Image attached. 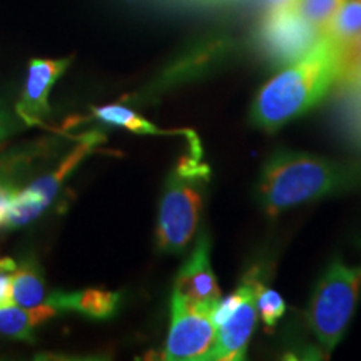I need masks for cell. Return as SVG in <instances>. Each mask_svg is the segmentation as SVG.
I'll list each match as a JSON object with an SVG mask.
<instances>
[{
  "instance_id": "cell-1",
  "label": "cell",
  "mask_w": 361,
  "mask_h": 361,
  "mask_svg": "<svg viewBox=\"0 0 361 361\" xmlns=\"http://www.w3.org/2000/svg\"><path fill=\"white\" fill-rule=\"evenodd\" d=\"M345 64V45L322 32L303 56L284 66L259 89L251 106V123L273 133L305 114L340 80Z\"/></svg>"
},
{
  "instance_id": "cell-2",
  "label": "cell",
  "mask_w": 361,
  "mask_h": 361,
  "mask_svg": "<svg viewBox=\"0 0 361 361\" xmlns=\"http://www.w3.org/2000/svg\"><path fill=\"white\" fill-rule=\"evenodd\" d=\"M358 183L361 166L279 149L264 162L256 184V200L261 209L274 218L291 207L346 191Z\"/></svg>"
},
{
  "instance_id": "cell-3",
  "label": "cell",
  "mask_w": 361,
  "mask_h": 361,
  "mask_svg": "<svg viewBox=\"0 0 361 361\" xmlns=\"http://www.w3.org/2000/svg\"><path fill=\"white\" fill-rule=\"evenodd\" d=\"M209 168L201 157H183L166 179L157 214L156 245L161 252L180 255L196 236Z\"/></svg>"
},
{
  "instance_id": "cell-4",
  "label": "cell",
  "mask_w": 361,
  "mask_h": 361,
  "mask_svg": "<svg viewBox=\"0 0 361 361\" xmlns=\"http://www.w3.org/2000/svg\"><path fill=\"white\" fill-rule=\"evenodd\" d=\"M361 295V264L333 261L316 283L308 313L310 331L324 350H333L348 328Z\"/></svg>"
},
{
  "instance_id": "cell-5",
  "label": "cell",
  "mask_w": 361,
  "mask_h": 361,
  "mask_svg": "<svg viewBox=\"0 0 361 361\" xmlns=\"http://www.w3.org/2000/svg\"><path fill=\"white\" fill-rule=\"evenodd\" d=\"M252 269L243 283L228 298H221L213 308L216 328V343L207 361H233L245 358L247 345L256 328L258 319V295L259 278Z\"/></svg>"
},
{
  "instance_id": "cell-6",
  "label": "cell",
  "mask_w": 361,
  "mask_h": 361,
  "mask_svg": "<svg viewBox=\"0 0 361 361\" xmlns=\"http://www.w3.org/2000/svg\"><path fill=\"white\" fill-rule=\"evenodd\" d=\"M101 142H104V135L99 133H89L82 135L78 146L72 149L52 173L40 176V178L32 180L29 186L17 191L12 201L11 214H8V219L4 228L17 229L37 219L52 204L54 197L61 191L62 184L66 183L67 178L74 173L75 168L82 164L85 157L96 151V146Z\"/></svg>"
},
{
  "instance_id": "cell-7",
  "label": "cell",
  "mask_w": 361,
  "mask_h": 361,
  "mask_svg": "<svg viewBox=\"0 0 361 361\" xmlns=\"http://www.w3.org/2000/svg\"><path fill=\"white\" fill-rule=\"evenodd\" d=\"M213 308L191 303L178 293L171 300V324L162 360L200 361L209 356L216 343Z\"/></svg>"
},
{
  "instance_id": "cell-8",
  "label": "cell",
  "mask_w": 361,
  "mask_h": 361,
  "mask_svg": "<svg viewBox=\"0 0 361 361\" xmlns=\"http://www.w3.org/2000/svg\"><path fill=\"white\" fill-rule=\"evenodd\" d=\"M261 35L271 56L290 64L308 51L322 35V30L305 20L291 6L266 13Z\"/></svg>"
},
{
  "instance_id": "cell-9",
  "label": "cell",
  "mask_w": 361,
  "mask_h": 361,
  "mask_svg": "<svg viewBox=\"0 0 361 361\" xmlns=\"http://www.w3.org/2000/svg\"><path fill=\"white\" fill-rule=\"evenodd\" d=\"M69 66L71 59H32L29 62L24 90L13 109L27 128L45 123L51 114L49 94Z\"/></svg>"
},
{
  "instance_id": "cell-10",
  "label": "cell",
  "mask_w": 361,
  "mask_h": 361,
  "mask_svg": "<svg viewBox=\"0 0 361 361\" xmlns=\"http://www.w3.org/2000/svg\"><path fill=\"white\" fill-rule=\"evenodd\" d=\"M209 251V238L202 234L188 261L179 269L174 283V293L191 303L214 308V305L221 300V288L211 268Z\"/></svg>"
},
{
  "instance_id": "cell-11",
  "label": "cell",
  "mask_w": 361,
  "mask_h": 361,
  "mask_svg": "<svg viewBox=\"0 0 361 361\" xmlns=\"http://www.w3.org/2000/svg\"><path fill=\"white\" fill-rule=\"evenodd\" d=\"M94 117L102 121L104 124L114 126L135 134H151V135H184L189 142L191 154L201 157V141L196 133L189 129H161L159 126L152 124L151 121L144 119L137 112H134L129 107L121 106V104H109V106L92 107L90 109Z\"/></svg>"
},
{
  "instance_id": "cell-12",
  "label": "cell",
  "mask_w": 361,
  "mask_h": 361,
  "mask_svg": "<svg viewBox=\"0 0 361 361\" xmlns=\"http://www.w3.org/2000/svg\"><path fill=\"white\" fill-rule=\"evenodd\" d=\"M49 303L61 311H72L92 319H107L117 313L121 295L116 291L89 288V290L64 293L57 291L49 296Z\"/></svg>"
},
{
  "instance_id": "cell-13",
  "label": "cell",
  "mask_w": 361,
  "mask_h": 361,
  "mask_svg": "<svg viewBox=\"0 0 361 361\" xmlns=\"http://www.w3.org/2000/svg\"><path fill=\"white\" fill-rule=\"evenodd\" d=\"M57 314L59 310L49 301L34 308H22L19 305L0 308V336L34 343V329Z\"/></svg>"
},
{
  "instance_id": "cell-14",
  "label": "cell",
  "mask_w": 361,
  "mask_h": 361,
  "mask_svg": "<svg viewBox=\"0 0 361 361\" xmlns=\"http://www.w3.org/2000/svg\"><path fill=\"white\" fill-rule=\"evenodd\" d=\"M13 301L22 308H34L45 301V281L35 259L24 258L12 273Z\"/></svg>"
},
{
  "instance_id": "cell-15",
  "label": "cell",
  "mask_w": 361,
  "mask_h": 361,
  "mask_svg": "<svg viewBox=\"0 0 361 361\" xmlns=\"http://www.w3.org/2000/svg\"><path fill=\"white\" fill-rule=\"evenodd\" d=\"M323 34L348 47L361 34V0H343L333 19L323 29Z\"/></svg>"
},
{
  "instance_id": "cell-16",
  "label": "cell",
  "mask_w": 361,
  "mask_h": 361,
  "mask_svg": "<svg viewBox=\"0 0 361 361\" xmlns=\"http://www.w3.org/2000/svg\"><path fill=\"white\" fill-rule=\"evenodd\" d=\"M341 4L343 0H295L293 7L305 20L323 32Z\"/></svg>"
},
{
  "instance_id": "cell-17",
  "label": "cell",
  "mask_w": 361,
  "mask_h": 361,
  "mask_svg": "<svg viewBox=\"0 0 361 361\" xmlns=\"http://www.w3.org/2000/svg\"><path fill=\"white\" fill-rule=\"evenodd\" d=\"M256 306H258V314L263 319L264 326L274 328L286 313V301L273 288L264 286L259 283L258 295H256Z\"/></svg>"
},
{
  "instance_id": "cell-18",
  "label": "cell",
  "mask_w": 361,
  "mask_h": 361,
  "mask_svg": "<svg viewBox=\"0 0 361 361\" xmlns=\"http://www.w3.org/2000/svg\"><path fill=\"white\" fill-rule=\"evenodd\" d=\"M24 128H27V126L24 121L17 116V112L13 114V112L11 109H7L4 104H0V149L4 147V144H6L13 134H17Z\"/></svg>"
},
{
  "instance_id": "cell-19",
  "label": "cell",
  "mask_w": 361,
  "mask_h": 361,
  "mask_svg": "<svg viewBox=\"0 0 361 361\" xmlns=\"http://www.w3.org/2000/svg\"><path fill=\"white\" fill-rule=\"evenodd\" d=\"M340 80L343 87H346L355 96L361 97V61L353 62V64H346L343 69Z\"/></svg>"
},
{
  "instance_id": "cell-20",
  "label": "cell",
  "mask_w": 361,
  "mask_h": 361,
  "mask_svg": "<svg viewBox=\"0 0 361 361\" xmlns=\"http://www.w3.org/2000/svg\"><path fill=\"white\" fill-rule=\"evenodd\" d=\"M19 191L17 186L7 183V180H0V228H4L8 219L12 209V201L16 192Z\"/></svg>"
},
{
  "instance_id": "cell-21",
  "label": "cell",
  "mask_w": 361,
  "mask_h": 361,
  "mask_svg": "<svg viewBox=\"0 0 361 361\" xmlns=\"http://www.w3.org/2000/svg\"><path fill=\"white\" fill-rule=\"evenodd\" d=\"M16 305L13 301V288H12V273L0 271V308Z\"/></svg>"
},
{
  "instance_id": "cell-22",
  "label": "cell",
  "mask_w": 361,
  "mask_h": 361,
  "mask_svg": "<svg viewBox=\"0 0 361 361\" xmlns=\"http://www.w3.org/2000/svg\"><path fill=\"white\" fill-rule=\"evenodd\" d=\"M361 61V34L346 47V64ZM345 64V66H346Z\"/></svg>"
},
{
  "instance_id": "cell-23",
  "label": "cell",
  "mask_w": 361,
  "mask_h": 361,
  "mask_svg": "<svg viewBox=\"0 0 361 361\" xmlns=\"http://www.w3.org/2000/svg\"><path fill=\"white\" fill-rule=\"evenodd\" d=\"M266 11L268 12H274V11H281V8L291 7L295 4V0H263Z\"/></svg>"
},
{
  "instance_id": "cell-24",
  "label": "cell",
  "mask_w": 361,
  "mask_h": 361,
  "mask_svg": "<svg viewBox=\"0 0 361 361\" xmlns=\"http://www.w3.org/2000/svg\"><path fill=\"white\" fill-rule=\"evenodd\" d=\"M353 135H355V141L361 144V112L356 116L355 124H353Z\"/></svg>"
},
{
  "instance_id": "cell-25",
  "label": "cell",
  "mask_w": 361,
  "mask_h": 361,
  "mask_svg": "<svg viewBox=\"0 0 361 361\" xmlns=\"http://www.w3.org/2000/svg\"><path fill=\"white\" fill-rule=\"evenodd\" d=\"M0 151H2V149H0Z\"/></svg>"
}]
</instances>
